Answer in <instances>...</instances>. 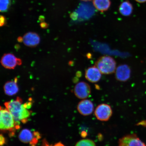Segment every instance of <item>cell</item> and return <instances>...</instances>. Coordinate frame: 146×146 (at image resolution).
<instances>
[{
	"instance_id": "cell-1",
	"label": "cell",
	"mask_w": 146,
	"mask_h": 146,
	"mask_svg": "<svg viewBox=\"0 0 146 146\" xmlns=\"http://www.w3.org/2000/svg\"><path fill=\"white\" fill-rule=\"evenodd\" d=\"M23 103L21 98L17 97L16 100H11L4 104L5 108L13 116L16 125L18 127H20V121L23 123H27L31 114Z\"/></svg>"
},
{
	"instance_id": "cell-2",
	"label": "cell",
	"mask_w": 146,
	"mask_h": 146,
	"mask_svg": "<svg viewBox=\"0 0 146 146\" xmlns=\"http://www.w3.org/2000/svg\"><path fill=\"white\" fill-rule=\"evenodd\" d=\"M95 66L102 74H110L115 72L116 63L113 58L108 56H101L96 62Z\"/></svg>"
},
{
	"instance_id": "cell-3",
	"label": "cell",
	"mask_w": 146,
	"mask_h": 146,
	"mask_svg": "<svg viewBox=\"0 0 146 146\" xmlns=\"http://www.w3.org/2000/svg\"><path fill=\"white\" fill-rule=\"evenodd\" d=\"M16 125L13 116L6 108L1 107V122L0 129L3 131H10L14 132L15 128L19 129Z\"/></svg>"
},
{
	"instance_id": "cell-4",
	"label": "cell",
	"mask_w": 146,
	"mask_h": 146,
	"mask_svg": "<svg viewBox=\"0 0 146 146\" xmlns=\"http://www.w3.org/2000/svg\"><path fill=\"white\" fill-rule=\"evenodd\" d=\"M113 113L110 106L105 104L98 105L94 111L95 115L98 120L101 121H107L110 118Z\"/></svg>"
},
{
	"instance_id": "cell-5",
	"label": "cell",
	"mask_w": 146,
	"mask_h": 146,
	"mask_svg": "<svg viewBox=\"0 0 146 146\" xmlns=\"http://www.w3.org/2000/svg\"><path fill=\"white\" fill-rule=\"evenodd\" d=\"M119 146H146L135 134L127 135L119 140Z\"/></svg>"
},
{
	"instance_id": "cell-6",
	"label": "cell",
	"mask_w": 146,
	"mask_h": 146,
	"mask_svg": "<svg viewBox=\"0 0 146 146\" xmlns=\"http://www.w3.org/2000/svg\"><path fill=\"white\" fill-rule=\"evenodd\" d=\"M74 92L76 97L80 99H85L91 94L90 86L86 82H80L75 86Z\"/></svg>"
},
{
	"instance_id": "cell-7",
	"label": "cell",
	"mask_w": 146,
	"mask_h": 146,
	"mask_svg": "<svg viewBox=\"0 0 146 146\" xmlns=\"http://www.w3.org/2000/svg\"><path fill=\"white\" fill-rule=\"evenodd\" d=\"M76 12L78 19L80 20L89 19L94 14L95 10L92 5L88 3H82Z\"/></svg>"
},
{
	"instance_id": "cell-8",
	"label": "cell",
	"mask_w": 146,
	"mask_h": 146,
	"mask_svg": "<svg viewBox=\"0 0 146 146\" xmlns=\"http://www.w3.org/2000/svg\"><path fill=\"white\" fill-rule=\"evenodd\" d=\"M131 70L126 64L120 65L117 68L115 76L117 80L120 82L127 81L130 78Z\"/></svg>"
},
{
	"instance_id": "cell-9",
	"label": "cell",
	"mask_w": 146,
	"mask_h": 146,
	"mask_svg": "<svg viewBox=\"0 0 146 146\" xmlns=\"http://www.w3.org/2000/svg\"><path fill=\"white\" fill-rule=\"evenodd\" d=\"M77 109L80 113L83 115L88 116L94 111V105L90 100H84L78 103Z\"/></svg>"
},
{
	"instance_id": "cell-10",
	"label": "cell",
	"mask_w": 146,
	"mask_h": 146,
	"mask_svg": "<svg viewBox=\"0 0 146 146\" xmlns=\"http://www.w3.org/2000/svg\"><path fill=\"white\" fill-rule=\"evenodd\" d=\"M85 77L87 81L96 83L100 81L102 77V73L95 66L87 69L85 71Z\"/></svg>"
},
{
	"instance_id": "cell-11",
	"label": "cell",
	"mask_w": 146,
	"mask_h": 146,
	"mask_svg": "<svg viewBox=\"0 0 146 146\" xmlns=\"http://www.w3.org/2000/svg\"><path fill=\"white\" fill-rule=\"evenodd\" d=\"M23 43L26 46L35 47L39 45L40 39L39 35L36 33L29 32L23 36Z\"/></svg>"
},
{
	"instance_id": "cell-12",
	"label": "cell",
	"mask_w": 146,
	"mask_h": 146,
	"mask_svg": "<svg viewBox=\"0 0 146 146\" xmlns=\"http://www.w3.org/2000/svg\"><path fill=\"white\" fill-rule=\"evenodd\" d=\"M18 58L13 54L11 53L5 54L2 57L1 63L5 68L13 69L17 65Z\"/></svg>"
},
{
	"instance_id": "cell-13",
	"label": "cell",
	"mask_w": 146,
	"mask_h": 146,
	"mask_svg": "<svg viewBox=\"0 0 146 146\" xmlns=\"http://www.w3.org/2000/svg\"><path fill=\"white\" fill-rule=\"evenodd\" d=\"M3 89L5 94L10 96L15 95L19 90L17 82L14 81L7 82L3 86Z\"/></svg>"
},
{
	"instance_id": "cell-14",
	"label": "cell",
	"mask_w": 146,
	"mask_h": 146,
	"mask_svg": "<svg viewBox=\"0 0 146 146\" xmlns=\"http://www.w3.org/2000/svg\"><path fill=\"white\" fill-rule=\"evenodd\" d=\"M34 137L33 133L28 129H24L19 135V139L23 143H30Z\"/></svg>"
},
{
	"instance_id": "cell-15",
	"label": "cell",
	"mask_w": 146,
	"mask_h": 146,
	"mask_svg": "<svg viewBox=\"0 0 146 146\" xmlns=\"http://www.w3.org/2000/svg\"><path fill=\"white\" fill-rule=\"evenodd\" d=\"M93 4L95 8L102 12L106 11L110 7V0H94Z\"/></svg>"
},
{
	"instance_id": "cell-16",
	"label": "cell",
	"mask_w": 146,
	"mask_h": 146,
	"mask_svg": "<svg viewBox=\"0 0 146 146\" xmlns=\"http://www.w3.org/2000/svg\"><path fill=\"white\" fill-rule=\"evenodd\" d=\"M133 7L132 4L128 1L122 3L119 7V11L124 16H129L132 14Z\"/></svg>"
},
{
	"instance_id": "cell-17",
	"label": "cell",
	"mask_w": 146,
	"mask_h": 146,
	"mask_svg": "<svg viewBox=\"0 0 146 146\" xmlns=\"http://www.w3.org/2000/svg\"><path fill=\"white\" fill-rule=\"evenodd\" d=\"M1 3V12H6L9 10L11 4V0H0Z\"/></svg>"
},
{
	"instance_id": "cell-18",
	"label": "cell",
	"mask_w": 146,
	"mask_h": 146,
	"mask_svg": "<svg viewBox=\"0 0 146 146\" xmlns=\"http://www.w3.org/2000/svg\"><path fill=\"white\" fill-rule=\"evenodd\" d=\"M75 146H96V145L93 140L86 139L80 140L76 143Z\"/></svg>"
},
{
	"instance_id": "cell-19",
	"label": "cell",
	"mask_w": 146,
	"mask_h": 146,
	"mask_svg": "<svg viewBox=\"0 0 146 146\" xmlns=\"http://www.w3.org/2000/svg\"><path fill=\"white\" fill-rule=\"evenodd\" d=\"M0 19H0L1 20L0 26L1 27L5 26V25L7 24V20L6 18H5L4 16L1 15Z\"/></svg>"
},
{
	"instance_id": "cell-20",
	"label": "cell",
	"mask_w": 146,
	"mask_h": 146,
	"mask_svg": "<svg viewBox=\"0 0 146 146\" xmlns=\"http://www.w3.org/2000/svg\"><path fill=\"white\" fill-rule=\"evenodd\" d=\"M70 17L71 19L74 20V21H76V20L78 19V15L76 11L73 12L71 13Z\"/></svg>"
},
{
	"instance_id": "cell-21",
	"label": "cell",
	"mask_w": 146,
	"mask_h": 146,
	"mask_svg": "<svg viewBox=\"0 0 146 146\" xmlns=\"http://www.w3.org/2000/svg\"><path fill=\"white\" fill-rule=\"evenodd\" d=\"M5 143V139L2 134L0 135V145L3 146Z\"/></svg>"
},
{
	"instance_id": "cell-22",
	"label": "cell",
	"mask_w": 146,
	"mask_h": 146,
	"mask_svg": "<svg viewBox=\"0 0 146 146\" xmlns=\"http://www.w3.org/2000/svg\"><path fill=\"white\" fill-rule=\"evenodd\" d=\"M40 26L41 28L45 29L47 28L48 27L49 25L48 24L46 23L45 22H43L40 24Z\"/></svg>"
},
{
	"instance_id": "cell-23",
	"label": "cell",
	"mask_w": 146,
	"mask_h": 146,
	"mask_svg": "<svg viewBox=\"0 0 146 146\" xmlns=\"http://www.w3.org/2000/svg\"><path fill=\"white\" fill-rule=\"evenodd\" d=\"M35 137L37 138L38 139H39L41 138L39 132H35L33 133Z\"/></svg>"
},
{
	"instance_id": "cell-24",
	"label": "cell",
	"mask_w": 146,
	"mask_h": 146,
	"mask_svg": "<svg viewBox=\"0 0 146 146\" xmlns=\"http://www.w3.org/2000/svg\"><path fill=\"white\" fill-rule=\"evenodd\" d=\"M42 146H52L51 145H50L48 142H47L46 140L44 139L42 142Z\"/></svg>"
},
{
	"instance_id": "cell-25",
	"label": "cell",
	"mask_w": 146,
	"mask_h": 146,
	"mask_svg": "<svg viewBox=\"0 0 146 146\" xmlns=\"http://www.w3.org/2000/svg\"><path fill=\"white\" fill-rule=\"evenodd\" d=\"M17 41L20 43H21L22 42H23V38L21 36H19L17 38Z\"/></svg>"
},
{
	"instance_id": "cell-26",
	"label": "cell",
	"mask_w": 146,
	"mask_h": 146,
	"mask_svg": "<svg viewBox=\"0 0 146 146\" xmlns=\"http://www.w3.org/2000/svg\"><path fill=\"white\" fill-rule=\"evenodd\" d=\"M22 64V61L21 59L19 58H18L17 65H21Z\"/></svg>"
},
{
	"instance_id": "cell-27",
	"label": "cell",
	"mask_w": 146,
	"mask_h": 146,
	"mask_svg": "<svg viewBox=\"0 0 146 146\" xmlns=\"http://www.w3.org/2000/svg\"><path fill=\"white\" fill-rule=\"evenodd\" d=\"M39 20L41 22H44V17L43 16H40L39 17Z\"/></svg>"
},
{
	"instance_id": "cell-28",
	"label": "cell",
	"mask_w": 146,
	"mask_h": 146,
	"mask_svg": "<svg viewBox=\"0 0 146 146\" xmlns=\"http://www.w3.org/2000/svg\"><path fill=\"white\" fill-rule=\"evenodd\" d=\"M53 146H65L62 143H61V142H58V143H56Z\"/></svg>"
},
{
	"instance_id": "cell-29",
	"label": "cell",
	"mask_w": 146,
	"mask_h": 146,
	"mask_svg": "<svg viewBox=\"0 0 146 146\" xmlns=\"http://www.w3.org/2000/svg\"><path fill=\"white\" fill-rule=\"evenodd\" d=\"M135 1L140 3H144L146 2V0H135Z\"/></svg>"
},
{
	"instance_id": "cell-30",
	"label": "cell",
	"mask_w": 146,
	"mask_h": 146,
	"mask_svg": "<svg viewBox=\"0 0 146 146\" xmlns=\"http://www.w3.org/2000/svg\"><path fill=\"white\" fill-rule=\"evenodd\" d=\"M81 136L83 137H85L86 136V132L84 133V132H82Z\"/></svg>"
},
{
	"instance_id": "cell-31",
	"label": "cell",
	"mask_w": 146,
	"mask_h": 146,
	"mask_svg": "<svg viewBox=\"0 0 146 146\" xmlns=\"http://www.w3.org/2000/svg\"><path fill=\"white\" fill-rule=\"evenodd\" d=\"M20 45L18 44H16L15 45V48L16 49V50H18V49H19L20 48Z\"/></svg>"
},
{
	"instance_id": "cell-32",
	"label": "cell",
	"mask_w": 146,
	"mask_h": 146,
	"mask_svg": "<svg viewBox=\"0 0 146 146\" xmlns=\"http://www.w3.org/2000/svg\"><path fill=\"white\" fill-rule=\"evenodd\" d=\"M82 1H92V0H82Z\"/></svg>"
}]
</instances>
